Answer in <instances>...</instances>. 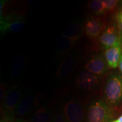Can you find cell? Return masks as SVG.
<instances>
[{
	"label": "cell",
	"instance_id": "1",
	"mask_svg": "<svg viewBox=\"0 0 122 122\" xmlns=\"http://www.w3.org/2000/svg\"><path fill=\"white\" fill-rule=\"evenodd\" d=\"M105 97L109 105L115 106L122 101V77L112 74L107 78L105 86Z\"/></svg>",
	"mask_w": 122,
	"mask_h": 122
},
{
	"label": "cell",
	"instance_id": "2",
	"mask_svg": "<svg viewBox=\"0 0 122 122\" xmlns=\"http://www.w3.org/2000/svg\"><path fill=\"white\" fill-rule=\"evenodd\" d=\"M112 110L106 101L100 100L93 102L88 111V122H110Z\"/></svg>",
	"mask_w": 122,
	"mask_h": 122
},
{
	"label": "cell",
	"instance_id": "3",
	"mask_svg": "<svg viewBox=\"0 0 122 122\" xmlns=\"http://www.w3.org/2000/svg\"><path fill=\"white\" fill-rule=\"evenodd\" d=\"M25 27V23L22 16L11 14L6 16H1L0 30L2 32L20 33Z\"/></svg>",
	"mask_w": 122,
	"mask_h": 122
},
{
	"label": "cell",
	"instance_id": "4",
	"mask_svg": "<svg viewBox=\"0 0 122 122\" xmlns=\"http://www.w3.org/2000/svg\"><path fill=\"white\" fill-rule=\"evenodd\" d=\"M107 67L106 59L100 54L92 56L84 65L85 70L100 77L106 74Z\"/></svg>",
	"mask_w": 122,
	"mask_h": 122
},
{
	"label": "cell",
	"instance_id": "5",
	"mask_svg": "<svg viewBox=\"0 0 122 122\" xmlns=\"http://www.w3.org/2000/svg\"><path fill=\"white\" fill-rule=\"evenodd\" d=\"M100 81V76L93 74L87 70H83L76 77V83L79 89L90 91L96 88Z\"/></svg>",
	"mask_w": 122,
	"mask_h": 122
},
{
	"label": "cell",
	"instance_id": "6",
	"mask_svg": "<svg viewBox=\"0 0 122 122\" xmlns=\"http://www.w3.org/2000/svg\"><path fill=\"white\" fill-rule=\"evenodd\" d=\"M65 118L68 122H83L84 110L79 102L71 100L64 106Z\"/></svg>",
	"mask_w": 122,
	"mask_h": 122
},
{
	"label": "cell",
	"instance_id": "7",
	"mask_svg": "<svg viewBox=\"0 0 122 122\" xmlns=\"http://www.w3.org/2000/svg\"><path fill=\"white\" fill-rule=\"evenodd\" d=\"M101 44L107 49L114 46L121 45L120 36L117 34L115 26L107 27L101 35Z\"/></svg>",
	"mask_w": 122,
	"mask_h": 122
},
{
	"label": "cell",
	"instance_id": "8",
	"mask_svg": "<svg viewBox=\"0 0 122 122\" xmlns=\"http://www.w3.org/2000/svg\"><path fill=\"white\" fill-rule=\"evenodd\" d=\"M105 28L104 23L99 18H91L88 19L85 23V32L88 36L96 38L102 33Z\"/></svg>",
	"mask_w": 122,
	"mask_h": 122
},
{
	"label": "cell",
	"instance_id": "9",
	"mask_svg": "<svg viewBox=\"0 0 122 122\" xmlns=\"http://www.w3.org/2000/svg\"><path fill=\"white\" fill-rule=\"evenodd\" d=\"M122 53V45L114 46L106 49L105 58L109 67L115 68L118 66Z\"/></svg>",
	"mask_w": 122,
	"mask_h": 122
},
{
	"label": "cell",
	"instance_id": "10",
	"mask_svg": "<svg viewBox=\"0 0 122 122\" xmlns=\"http://www.w3.org/2000/svg\"><path fill=\"white\" fill-rule=\"evenodd\" d=\"M20 89L17 86H14L7 91L4 104L6 110L12 111L16 107L20 98Z\"/></svg>",
	"mask_w": 122,
	"mask_h": 122
},
{
	"label": "cell",
	"instance_id": "11",
	"mask_svg": "<svg viewBox=\"0 0 122 122\" xmlns=\"http://www.w3.org/2000/svg\"><path fill=\"white\" fill-rule=\"evenodd\" d=\"M76 59L74 57L65 58L58 69L57 75L60 77H66L71 74L76 66Z\"/></svg>",
	"mask_w": 122,
	"mask_h": 122
},
{
	"label": "cell",
	"instance_id": "12",
	"mask_svg": "<svg viewBox=\"0 0 122 122\" xmlns=\"http://www.w3.org/2000/svg\"><path fill=\"white\" fill-rule=\"evenodd\" d=\"M81 31L80 24L76 22L71 23L65 27L62 36L76 41L80 37Z\"/></svg>",
	"mask_w": 122,
	"mask_h": 122
},
{
	"label": "cell",
	"instance_id": "13",
	"mask_svg": "<svg viewBox=\"0 0 122 122\" xmlns=\"http://www.w3.org/2000/svg\"><path fill=\"white\" fill-rule=\"evenodd\" d=\"M34 98L33 94H30L20 102L16 109V113L18 115L23 116L28 113L34 102Z\"/></svg>",
	"mask_w": 122,
	"mask_h": 122
},
{
	"label": "cell",
	"instance_id": "14",
	"mask_svg": "<svg viewBox=\"0 0 122 122\" xmlns=\"http://www.w3.org/2000/svg\"><path fill=\"white\" fill-rule=\"evenodd\" d=\"M25 57L23 54H20L14 61L10 69V75L12 77H16L22 73L25 67Z\"/></svg>",
	"mask_w": 122,
	"mask_h": 122
},
{
	"label": "cell",
	"instance_id": "15",
	"mask_svg": "<svg viewBox=\"0 0 122 122\" xmlns=\"http://www.w3.org/2000/svg\"><path fill=\"white\" fill-rule=\"evenodd\" d=\"M75 41L62 36L58 39L56 43L57 52L60 54H63L71 49Z\"/></svg>",
	"mask_w": 122,
	"mask_h": 122
},
{
	"label": "cell",
	"instance_id": "16",
	"mask_svg": "<svg viewBox=\"0 0 122 122\" xmlns=\"http://www.w3.org/2000/svg\"><path fill=\"white\" fill-rule=\"evenodd\" d=\"M50 116L48 111L44 108L37 110L32 118V122H48Z\"/></svg>",
	"mask_w": 122,
	"mask_h": 122
},
{
	"label": "cell",
	"instance_id": "17",
	"mask_svg": "<svg viewBox=\"0 0 122 122\" xmlns=\"http://www.w3.org/2000/svg\"><path fill=\"white\" fill-rule=\"evenodd\" d=\"M90 8L97 15H103L106 11L103 0H94L90 3Z\"/></svg>",
	"mask_w": 122,
	"mask_h": 122
},
{
	"label": "cell",
	"instance_id": "18",
	"mask_svg": "<svg viewBox=\"0 0 122 122\" xmlns=\"http://www.w3.org/2000/svg\"><path fill=\"white\" fill-rule=\"evenodd\" d=\"M105 8L107 11H111L115 8L118 5L119 1L117 0H103Z\"/></svg>",
	"mask_w": 122,
	"mask_h": 122
},
{
	"label": "cell",
	"instance_id": "19",
	"mask_svg": "<svg viewBox=\"0 0 122 122\" xmlns=\"http://www.w3.org/2000/svg\"><path fill=\"white\" fill-rule=\"evenodd\" d=\"M54 122H68L65 117H63L62 114H59L56 117Z\"/></svg>",
	"mask_w": 122,
	"mask_h": 122
},
{
	"label": "cell",
	"instance_id": "20",
	"mask_svg": "<svg viewBox=\"0 0 122 122\" xmlns=\"http://www.w3.org/2000/svg\"><path fill=\"white\" fill-rule=\"evenodd\" d=\"M6 86L4 84L1 85V100H4L5 97V91Z\"/></svg>",
	"mask_w": 122,
	"mask_h": 122
},
{
	"label": "cell",
	"instance_id": "21",
	"mask_svg": "<svg viewBox=\"0 0 122 122\" xmlns=\"http://www.w3.org/2000/svg\"><path fill=\"white\" fill-rule=\"evenodd\" d=\"M119 27V31H120V42H121V45L122 46V22H118Z\"/></svg>",
	"mask_w": 122,
	"mask_h": 122
},
{
	"label": "cell",
	"instance_id": "22",
	"mask_svg": "<svg viewBox=\"0 0 122 122\" xmlns=\"http://www.w3.org/2000/svg\"><path fill=\"white\" fill-rule=\"evenodd\" d=\"M117 20H118V22H122V11L119 12L117 15Z\"/></svg>",
	"mask_w": 122,
	"mask_h": 122
},
{
	"label": "cell",
	"instance_id": "23",
	"mask_svg": "<svg viewBox=\"0 0 122 122\" xmlns=\"http://www.w3.org/2000/svg\"><path fill=\"white\" fill-rule=\"evenodd\" d=\"M119 68H120V71H121L122 74V55H121V57H120L119 63Z\"/></svg>",
	"mask_w": 122,
	"mask_h": 122
},
{
	"label": "cell",
	"instance_id": "24",
	"mask_svg": "<svg viewBox=\"0 0 122 122\" xmlns=\"http://www.w3.org/2000/svg\"><path fill=\"white\" fill-rule=\"evenodd\" d=\"M110 122H122V115L120 116L119 118L117 119L112 120Z\"/></svg>",
	"mask_w": 122,
	"mask_h": 122
},
{
	"label": "cell",
	"instance_id": "25",
	"mask_svg": "<svg viewBox=\"0 0 122 122\" xmlns=\"http://www.w3.org/2000/svg\"><path fill=\"white\" fill-rule=\"evenodd\" d=\"M1 122H13L11 119L8 118H6L4 119L1 120Z\"/></svg>",
	"mask_w": 122,
	"mask_h": 122
},
{
	"label": "cell",
	"instance_id": "26",
	"mask_svg": "<svg viewBox=\"0 0 122 122\" xmlns=\"http://www.w3.org/2000/svg\"><path fill=\"white\" fill-rule=\"evenodd\" d=\"M17 122H24L21 121V120H18V121H17Z\"/></svg>",
	"mask_w": 122,
	"mask_h": 122
}]
</instances>
